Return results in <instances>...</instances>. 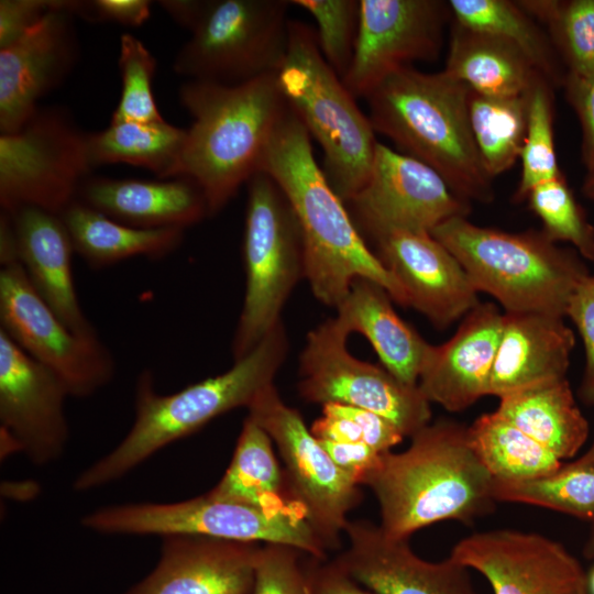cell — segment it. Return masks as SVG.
<instances>
[{"label":"cell","instance_id":"obj_1","mask_svg":"<svg viewBox=\"0 0 594 594\" xmlns=\"http://www.w3.org/2000/svg\"><path fill=\"white\" fill-rule=\"evenodd\" d=\"M260 170L273 178L300 226L306 276L314 296L337 308L356 278L381 285L407 307L397 279L366 245L344 201L317 163L311 138L288 107L262 160Z\"/></svg>","mask_w":594,"mask_h":594},{"label":"cell","instance_id":"obj_2","mask_svg":"<svg viewBox=\"0 0 594 594\" xmlns=\"http://www.w3.org/2000/svg\"><path fill=\"white\" fill-rule=\"evenodd\" d=\"M410 439L403 452L383 453L362 484L376 497L388 537L409 539L435 522L468 524L494 509V479L474 451L468 426L441 418Z\"/></svg>","mask_w":594,"mask_h":594},{"label":"cell","instance_id":"obj_3","mask_svg":"<svg viewBox=\"0 0 594 594\" xmlns=\"http://www.w3.org/2000/svg\"><path fill=\"white\" fill-rule=\"evenodd\" d=\"M287 352V333L280 322L228 371L176 393L160 394L153 373L142 371L135 383V416L129 432L78 474L74 490L88 492L113 483L212 419L240 407L248 409L264 388L274 384Z\"/></svg>","mask_w":594,"mask_h":594},{"label":"cell","instance_id":"obj_4","mask_svg":"<svg viewBox=\"0 0 594 594\" xmlns=\"http://www.w3.org/2000/svg\"><path fill=\"white\" fill-rule=\"evenodd\" d=\"M179 100L193 123L170 178L197 183L213 216L260 170L288 105L276 74L235 85L187 80Z\"/></svg>","mask_w":594,"mask_h":594},{"label":"cell","instance_id":"obj_5","mask_svg":"<svg viewBox=\"0 0 594 594\" xmlns=\"http://www.w3.org/2000/svg\"><path fill=\"white\" fill-rule=\"evenodd\" d=\"M471 89L447 73L398 69L364 97L375 132L432 167L465 201L491 202L493 178L476 148L469 117Z\"/></svg>","mask_w":594,"mask_h":594},{"label":"cell","instance_id":"obj_6","mask_svg":"<svg viewBox=\"0 0 594 594\" xmlns=\"http://www.w3.org/2000/svg\"><path fill=\"white\" fill-rule=\"evenodd\" d=\"M431 235L457 257L475 289L493 296L505 312L564 317L571 295L590 274L574 249L558 246L542 231L506 232L454 217Z\"/></svg>","mask_w":594,"mask_h":594},{"label":"cell","instance_id":"obj_7","mask_svg":"<svg viewBox=\"0 0 594 594\" xmlns=\"http://www.w3.org/2000/svg\"><path fill=\"white\" fill-rule=\"evenodd\" d=\"M288 107L323 153V172L349 202L365 184L377 141L375 131L342 78L323 58L314 30L289 21L285 58L276 72Z\"/></svg>","mask_w":594,"mask_h":594},{"label":"cell","instance_id":"obj_8","mask_svg":"<svg viewBox=\"0 0 594 594\" xmlns=\"http://www.w3.org/2000/svg\"><path fill=\"white\" fill-rule=\"evenodd\" d=\"M246 184L243 238L246 286L232 340L234 361L253 351L282 322L285 302L306 276L300 226L284 193L261 170Z\"/></svg>","mask_w":594,"mask_h":594},{"label":"cell","instance_id":"obj_9","mask_svg":"<svg viewBox=\"0 0 594 594\" xmlns=\"http://www.w3.org/2000/svg\"><path fill=\"white\" fill-rule=\"evenodd\" d=\"M84 528L103 535L206 536L284 543L324 559L328 550L296 509L274 512L218 499L208 493L175 503L109 505L85 515Z\"/></svg>","mask_w":594,"mask_h":594},{"label":"cell","instance_id":"obj_10","mask_svg":"<svg viewBox=\"0 0 594 594\" xmlns=\"http://www.w3.org/2000/svg\"><path fill=\"white\" fill-rule=\"evenodd\" d=\"M288 0H210L173 68L188 80L235 85L276 74L288 45Z\"/></svg>","mask_w":594,"mask_h":594},{"label":"cell","instance_id":"obj_11","mask_svg":"<svg viewBox=\"0 0 594 594\" xmlns=\"http://www.w3.org/2000/svg\"><path fill=\"white\" fill-rule=\"evenodd\" d=\"M248 410L278 450L289 501L326 549H338L349 513L362 502L360 485L332 461L300 413L282 399L274 384L264 388Z\"/></svg>","mask_w":594,"mask_h":594},{"label":"cell","instance_id":"obj_12","mask_svg":"<svg viewBox=\"0 0 594 594\" xmlns=\"http://www.w3.org/2000/svg\"><path fill=\"white\" fill-rule=\"evenodd\" d=\"M87 134L59 109H37L16 132L1 133V211L35 207L59 216L94 168Z\"/></svg>","mask_w":594,"mask_h":594},{"label":"cell","instance_id":"obj_13","mask_svg":"<svg viewBox=\"0 0 594 594\" xmlns=\"http://www.w3.org/2000/svg\"><path fill=\"white\" fill-rule=\"evenodd\" d=\"M350 334L332 317L311 330L299 359L298 392L309 403L340 404L378 414L411 437L431 422L430 402L418 385L397 378L383 365L353 356Z\"/></svg>","mask_w":594,"mask_h":594},{"label":"cell","instance_id":"obj_14","mask_svg":"<svg viewBox=\"0 0 594 594\" xmlns=\"http://www.w3.org/2000/svg\"><path fill=\"white\" fill-rule=\"evenodd\" d=\"M0 264V330L57 375L69 396L88 397L108 385L114 362L98 336L70 330L34 289L16 257Z\"/></svg>","mask_w":594,"mask_h":594},{"label":"cell","instance_id":"obj_15","mask_svg":"<svg viewBox=\"0 0 594 594\" xmlns=\"http://www.w3.org/2000/svg\"><path fill=\"white\" fill-rule=\"evenodd\" d=\"M354 222L374 241L395 232H428L468 217L469 201L421 161L377 142L363 187L349 201Z\"/></svg>","mask_w":594,"mask_h":594},{"label":"cell","instance_id":"obj_16","mask_svg":"<svg viewBox=\"0 0 594 594\" xmlns=\"http://www.w3.org/2000/svg\"><path fill=\"white\" fill-rule=\"evenodd\" d=\"M452 19L448 1L360 0L355 50L344 85L355 98H364L389 74L415 62L436 61Z\"/></svg>","mask_w":594,"mask_h":594},{"label":"cell","instance_id":"obj_17","mask_svg":"<svg viewBox=\"0 0 594 594\" xmlns=\"http://www.w3.org/2000/svg\"><path fill=\"white\" fill-rule=\"evenodd\" d=\"M450 557L482 574L494 594H590L579 560L537 532L494 529L459 540Z\"/></svg>","mask_w":594,"mask_h":594},{"label":"cell","instance_id":"obj_18","mask_svg":"<svg viewBox=\"0 0 594 594\" xmlns=\"http://www.w3.org/2000/svg\"><path fill=\"white\" fill-rule=\"evenodd\" d=\"M64 383L0 330L1 430L37 465L62 457L69 439Z\"/></svg>","mask_w":594,"mask_h":594},{"label":"cell","instance_id":"obj_19","mask_svg":"<svg viewBox=\"0 0 594 594\" xmlns=\"http://www.w3.org/2000/svg\"><path fill=\"white\" fill-rule=\"evenodd\" d=\"M74 15L65 0L26 33L0 48V130H20L37 111V101L56 88L77 58Z\"/></svg>","mask_w":594,"mask_h":594},{"label":"cell","instance_id":"obj_20","mask_svg":"<svg viewBox=\"0 0 594 594\" xmlns=\"http://www.w3.org/2000/svg\"><path fill=\"white\" fill-rule=\"evenodd\" d=\"M348 548L333 560L375 594H479L470 569L450 556L438 562L418 557L409 539H394L365 519L350 520Z\"/></svg>","mask_w":594,"mask_h":594},{"label":"cell","instance_id":"obj_21","mask_svg":"<svg viewBox=\"0 0 594 594\" xmlns=\"http://www.w3.org/2000/svg\"><path fill=\"white\" fill-rule=\"evenodd\" d=\"M377 257L403 287L408 306L446 329L480 304L479 292L457 257L428 232L378 239Z\"/></svg>","mask_w":594,"mask_h":594},{"label":"cell","instance_id":"obj_22","mask_svg":"<svg viewBox=\"0 0 594 594\" xmlns=\"http://www.w3.org/2000/svg\"><path fill=\"white\" fill-rule=\"evenodd\" d=\"M261 544L206 536L164 537L154 569L123 594H252Z\"/></svg>","mask_w":594,"mask_h":594},{"label":"cell","instance_id":"obj_23","mask_svg":"<svg viewBox=\"0 0 594 594\" xmlns=\"http://www.w3.org/2000/svg\"><path fill=\"white\" fill-rule=\"evenodd\" d=\"M503 322L497 306L480 302L447 342L431 344L417 384L430 403L459 413L487 395Z\"/></svg>","mask_w":594,"mask_h":594},{"label":"cell","instance_id":"obj_24","mask_svg":"<svg viewBox=\"0 0 594 594\" xmlns=\"http://www.w3.org/2000/svg\"><path fill=\"white\" fill-rule=\"evenodd\" d=\"M8 215L16 258L34 289L70 330L97 336L77 297L72 271L75 251L62 218L35 207H22Z\"/></svg>","mask_w":594,"mask_h":594},{"label":"cell","instance_id":"obj_25","mask_svg":"<svg viewBox=\"0 0 594 594\" xmlns=\"http://www.w3.org/2000/svg\"><path fill=\"white\" fill-rule=\"evenodd\" d=\"M575 337L563 317L505 312L487 395L508 394L566 377Z\"/></svg>","mask_w":594,"mask_h":594},{"label":"cell","instance_id":"obj_26","mask_svg":"<svg viewBox=\"0 0 594 594\" xmlns=\"http://www.w3.org/2000/svg\"><path fill=\"white\" fill-rule=\"evenodd\" d=\"M77 200L121 223L140 229H186L209 216L193 179L87 178Z\"/></svg>","mask_w":594,"mask_h":594},{"label":"cell","instance_id":"obj_27","mask_svg":"<svg viewBox=\"0 0 594 594\" xmlns=\"http://www.w3.org/2000/svg\"><path fill=\"white\" fill-rule=\"evenodd\" d=\"M392 300L381 285L356 278L336 308V319L349 334L364 336L387 371L417 385L431 344L396 314Z\"/></svg>","mask_w":594,"mask_h":594},{"label":"cell","instance_id":"obj_28","mask_svg":"<svg viewBox=\"0 0 594 594\" xmlns=\"http://www.w3.org/2000/svg\"><path fill=\"white\" fill-rule=\"evenodd\" d=\"M443 72L472 91L491 97L524 96L547 80L513 43L453 19Z\"/></svg>","mask_w":594,"mask_h":594},{"label":"cell","instance_id":"obj_29","mask_svg":"<svg viewBox=\"0 0 594 594\" xmlns=\"http://www.w3.org/2000/svg\"><path fill=\"white\" fill-rule=\"evenodd\" d=\"M495 411L561 461L573 458L588 436L566 377L503 396Z\"/></svg>","mask_w":594,"mask_h":594},{"label":"cell","instance_id":"obj_30","mask_svg":"<svg viewBox=\"0 0 594 594\" xmlns=\"http://www.w3.org/2000/svg\"><path fill=\"white\" fill-rule=\"evenodd\" d=\"M59 217L75 253L92 268L110 266L135 256L162 258L175 251L184 238V229L134 228L77 199Z\"/></svg>","mask_w":594,"mask_h":594},{"label":"cell","instance_id":"obj_31","mask_svg":"<svg viewBox=\"0 0 594 594\" xmlns=\"http://www.w3.org/2000/svg\"><path fill=\"white\" fill-rule=\"evenodd\" d=\"M273 444L267 432L248 416L228 469L207 493L218 499L266 510H299L289 501Z\"/></svg>","mask_w":594,"mask_h":594},{"label":"cell","instance_id":"obj_32","mask_svg":"<svg viewBox=\"0 0 594 594\" xmlns=\"http://www.w3.org/2000/svg\"><path fill=\"white\" fill-rule=\"evenodd\" d=\"M448 2L454 22L513 43L554 88L562 87L568 73L549 35L517 1L450 0Z\"/></svg>","mask_w":594,"mask_h":594},{"label":"cell","instance_id":"obj_33","mask_svg":"<svg viewBox=\"0 0 594 594\" xmlns=\"http://www.w3.org/2000/svg\"><path fill=\"white\" fill-rule=\"evenodd\" d=\"M186 129L161 122L122 121L87 134L92 167L105 164H129L152 170L168 179L180 155Z\"/></svg>","mask_w":594,"mask_h":594},{"label":"cell","instance_id":"obj_34","mask_svg":"<svg viewBox=\"0 0 594 594\" xmlns=\"http://www.w3.org/2000/svg\"><path fill=\"white\" fill-rule=\"evenodd\" d=\"M470 442L494 480L524 481L549 475L563 464L551 451L496 411L468 426Z\"/></svg>","mask_w":594,"mask_h":594},{"label":"cell","instance_id":"obj_35","mask_svg":"<svg viewBox=\"0 0 594 594\" xmlns=\"http://www.w3.org/2000/svg\"><path fill=\"white\" fill-rule=\"evenodd\" d=\"M528 96L491 97L471 90L469 117L481 161L494 179L520 158L528 116Z\"/></svg>","mask_w":594,"mask_h":594},{"label":"cell","instance_id":"obj_36","mask_svg":"<svg viewBox=\"0 0 594 594\" xmlns=\"http://www.w3.org/2000/svg\"><path fill=\"white\" fill-rule=\"evenodd\" d=\"M496 502L520 503L560 512L594 524V464L580 458L546 476L494 480Z\"/></svg>","mask_w":594,"mask_h":594},{"label":"cell","instance_id":"obj_37","mask_svg":"<svg viewBox=\"0 0 594 594\" xmlns=\"http://www.w3.org/2000/svg\"><path fill=\"white\" fill-rule=\"evenodd\" d=\"M543 25L568 74L594 72V0H522Z\"/></svg>","mask_w":594,"mask_h":594},{"label":"cell","instance_id":"obj_38","mask_svg":"<svg viewBox=\"0 0 594 594\" xmlns=\"http://www.w3.org/2000/svg\"><path fill=\"white\" fill-rule=\"evenodd\" d=\"M553 89L548 80H541L529 91L521 175L513 197L516 202L526 200L534 187L563 175L554 145Z\"/></svg>","mask_w":594,"mask_h":594},{"label":"cell","instance_id":"obj_39","mask_svg":"<svg viewBox=\"0 0 594 594\" xmlns=\"http://www.w3.org/2000/svg\"><path fill=\"white\" fill-rule=\"evenodd\" d=\"M526 200L541 220V231L551 241L571 243L583 260L594 263V226L587 220L564 175L534 187Z\"/></svg>","mask_w":594,"mask_h":594},{"label":"cell","instance_id":"obj_40","mask_svg":"<svg viewBox=\"0 0 594 594\" xmlns=\"http://www.w3.org/2000/svg\"><path fill=\"white\" fill-rule=\"evenodd\" d=\"M119 67L122 91L111 122L164 121L152 90L155 57L139 38L129 33L122 34L120 38Z\"/></svg>","mask_w":594,"mask_h":594},{"label":"cell","instance_id":"obj_41","mask_svg":"<svg viewBox=\"0 0 594 594\" xmlns=\"http://www.w3.org/2000/svg\"><path fill=\"white\" fill-rule=\"evenodd\" d=\"M317 23L319 50L343 79L351 66L360 21V0H293Z\"/></svg>","mask_w":594,"mask_h":594},{"label":"cell","instance_id":"obj_42","mask_svg":"<svg viewBox=\"0 0 594 594\" xmlns=\"http://www.w3.org/2000/svg\"><path fill=\"white\" fill-rule=\"evenodd\" d=\"M305 554L288 544L262 543L255 562L252 594H310L302 559Z\"/></svg>","mask_w":594,"mask_h":594},{"label":"cell","instance_id":"obj_43","mask_svg":"<svg viewBox=\"0 0 594 594\" xmlns=\"http://www.w3.org/2000/svg\"><path fill=\"white\" fill-rule=\"evenodd\" d=\"M566 316L576 327L585 351L579 395L585 405L594 406V274L585 276L574 289L568 302Z\"/></svg>","mask_w":594,"mask_h":594},{"label":"cell","instance_id":"obj_44","mask_svg":"<svg viewBox=\"0 0 594 594\" xmlns=\"http://www.w3.org/2000/svg\"><path fill=\"white\" fill-rule=\"evenodd\" d=\"M562 87L581 124L582 163L587 173L594 172V72L566 74Z\"/></svg>","mask_w":594,"mask_h":594},{"label":"cell","instance_id":"obj_45","mask_svg":"<svg viewBox=\"0 0 594 594\" xmlns=\"http://www.w3.org/2000/svg\"><path fill=\"white\" fill-rule=\"evenodd\" d=\"M65 8L74 16L79 15L92 22H113L127 26H140L150 16L148 0H90L68 1Z\"/></svg>","mask_w":594,"mask_h":594},{"label":"cell","instance_id":"obj_46","mask_svg":"<svg viewBox=\"0 0 594 594\" xmlns=\"http://www.w3.org/2000/svg\"><path fill=\"white\" fill-rule=\"evenodd\" d=\"M322 413L343 416L354 421L362 431L364 443L380 453L392 451V448L400 443L405 437L394 424L370 410L327 404L322 406Z\"/></svg>","mask_w":594,"mask_h":594},{"label":"cell","instance_id":"obj_47","mask_svg":"<svg viewBox=\"0 0 594 594\" xmlns=\"http://www.w3.org/2000/svg\"><path fill=\"white\" fill-rule=\"evenodd\" d=\"M304 566L310 594H375L352 579L334 560L306 554Z\"/></svg>","mask_w":594,"mask_h":594},{"label":"cell","instance_id":"obj_48","mask_svg":"<svg viewBox=\"0 0 594 594\" xmlns=\"http://www.w3.org/2000/svg\"><path fill=\"white\" fill-rule=\"evenodd\" d=\"M53 7V0H1L0 48L10 45L34 26Z\"/></svg>","mask_w":594,"mask_h":594},{"label":"cell","instance_id":"obj_49","mask_svg":"<svg viewBox=\"0 0 594 594\" xmlns=\"http://www.w3.org/2000/svg\"><path fill=\"white\" fill-rule=\"evenodd\" d=\"M318 441L332 461L360 486L378 465L383 454L363 442Z\"/></svg>","mask_w":594,"mask_h":594},{"label":"cell","instance_id":"obj_50","mask_svg":"<svg viewBox=\"0 0 594 594\" xmlns=\"http://www.w3.org/2000/svg\"><path fill=\"white\" fill-rule=\"evenodd\" d=\"M311 433L318 440L334 442H363L362 431L359 426L343 416L322 413L311 427Z\"/></svg>","mask_w":594,"mask_h":594},{"label":"cell","instance_id":"obj_51","mask_svg":"<svg viewBox=\"0 0 594 594\" xmlns=\"http://www.w3.org/2000/svg\"><path fill=\"white\" fill-rule=\"evenodd\" d=\"M158 3L175 22L193 32L205 15L210 0H163Z\"/></svg>","mask_w":594,"mask_h":594},{"label":"cell","instance_id":"obj_52","mask_svg":"<svg viewBox=\"0 0 594 594\" xmlns=\"http://www.w3.org/2000/svg\"><path fill=\"white\" fill-rule=\"evenodd\" d=\"M582 193L586 198L594 201V172L587 173L582 185Z\"/></svg>","mask_w":594,"mask_h":594},{"label":"cell","instance_id":"obj_53","mask_svg":"<svg viewBox=\"0 0 594 594\" xmlns=\"http://www.w3.org/2000/svg\"><path fill=\"white\" fill-rule=\"evenodd\" d=\"M584 556L587 559L594 560V524L592 525L587 541L584 546Z\"/></svg>","mask_w":594,"mask_h":594},{"label":"cell","instance_id":"obj_54","mask_svg":"<svg viewBox=\"0 0 594 594\" xmlns=\"http://www.w3.org/2000/svg\"><path fill=\"white\" fill-rule=\"evenodd\" d=\"M580 459L584 462L594 464V441L591 444L590 449L584 454H582Z\"/></svg>","mask_w":594,"mask_h":594},{"label":"cell","instance_id":"obj_55","mask_svg":"<svg viewBox=\"0 0 594 594\" xmlns=\"http://www.w3.org/2000/svg\"><path fill=\"white\" fill-rule=\"evenodd\" d=\"M587 575V586L590 594H594V565L592 566L591 571L586 573Z\"/></svg>","mask_w":594,"mask_h":594}]
</instances>
